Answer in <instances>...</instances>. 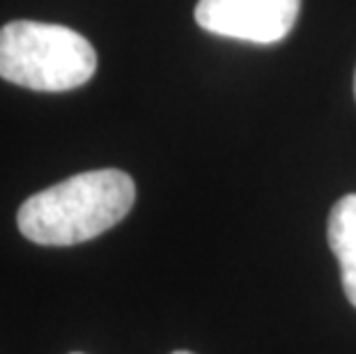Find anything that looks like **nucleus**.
Listing matches in <instances>:
<instances>
[{"instance_id": "obj_1", "label": "nucleus", "mask_w": 356, "mask_h": 354, "mask_svg": "<svg viewBox=\"0 0 356 354\" xmlns=\"http://www.w3.org/2000/svg\"><path fill=\"white\" fill-rule=\"evenodd\" d=\"M136 184L122 170L79 172L19 207V230L42 246H74L99 237L134 207Z\"/></svg>"}, {"instance_id": "obj_2", "label": "nucleus", "mask_w": 356, "mask_h": 354, "mask_svg": "<svg viewBox=\"0 0 356 354\" xmlns=\"http://www.w3.org/2000/svg\"><path fill=\"white\" fill-rule=\"evenodd\" d=\"M97 51L76 30L12 21L0 28V79L37 92H67L92 79Z\"/></svg>"}, {"instance_id": "obj_3", "label": "nucleus", "mask_w": 356, "mask_h": 354, "mask_svg": "<svg viewBox=\"0 0 356 354\" xmlns=\"http://www.w3.org/2000/svg\"><path fill=\"white\" fill-rule=\"evenodd\" d=\"M301 12V0H198L195 24L218 37L253 44L285 40Z\"/></svg>"}, {"instance_id": "obj_4", "label": "nucleus", "mask_w": 356, "mask_h": 354, "mask_svg": "<svg viewBox=\"0 0 356 354\" xmlns=\"http://www.w3.org/2000/svg\"><path fill=\"white\" fill-rule=\"evenodd\" d=\"M327 237L333 255L338 258L343 290L356 308V193L345 195L333 205Z\"/></svg>"}, {"instance_id": "obj_5", "label": "nucleus", "mask_w": 356, "mask_h": 354, "mask_svg": "<svg viewBox=\"0 0 356 354\" xmlns=\"http://www.w3.org/2000/svg\"><path fill=\"white\" fill-rule=\"evenodd\" d=\"M172 354H193V352H184V350H177V352H172Z\"/></svg>"}, {"instance_id": "obj_6", "label": "nucleus", "mask_w": 356, "mask_h": 354, "mask_svg": "<svg viewBox=\"0 0 356 354\" xmlns=\"http://www.w3.org/2000/svg\"><path fill=\"white\" fill-rule=\"evenodd\" d=\"M354 97H356V72H354Z\"/></svg>"}, {"instance_id": "obj_7", "label": "nucleus", "mask_w": 356, "mask_h": 354, "mask_svg": "<svg viewBox=\"0 0 356 354\" xmlns=\"http://www.w3.org/2000/svg\"><path fill=\"white\" fill-rule=\"evenodd\" d=\"M72 354H81V352H72Z\"/></svg>"}]
</instances>
